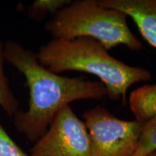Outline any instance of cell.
Listing matches in <instances>:
<instances>
[{"instance_id":"cell-5","label":"cell","mask_w":156,"mask_h":156,"mask_svg":"<svg viewBox=\"0 0 156 156\" xmlns=\"http://www.w3.org/2000/svg\"><path fill=\"white\" fill-rule=\"evenodd\" d=\"M30 156H91L86 126L69 105L58 112L47 131L35 142Z\"/></svg>"},{"instance_id":"cell-12","label":"cell","mask_w":156,"mask_h":156,"mask_svg":"<svg viewBox=\"0 0 156 156\" xmlns=\"http://www.w3.org/2000/svg\"><path fill=\"white\" fill-rule=\"evenodd\" d=\"M145 156H156V151L154 152H152V153H149V154H147V155Z\"/></svg>"},{"instance_id":"cell-6","label":"cell","mask_w":156,"mask_h":156,"mask_svg":"<svg viewBox=\"0 0 156 156\" xmlns=\"http://www.w3.org/2000/svg\"><path fill=\"white\" fill-rule=\"evenodd\" d=\"M106 8L121 11L131 17L140 34L156 48V0H97Z\"/></svg>"},{"instance_id":"cell-11","label":"cell","mask_w":156,"mask_h":156,"mask_svg":"<svg viewBox=\"0 0 156 156\" xmlns=\"http://www.w3.org/2000/svg\"><path fill=\"white\" fill-rule=\"evenodd\" d=\"M0 156H30L23 151L0 123Z\"/></svg>"},{"instance_id":"cell-4","label":"cell","mask_w":156,"mask_h":156,"mask_svg":"<svg viewBox=\"0 0 156 156\" xmlns=\"http://www.w3.org/2000/svg\"><path fill=\"white\" fill-rule=\"evenodd\" d=\"M90 140L91 156H132L143 124L114 116L101 106L83 115Z\"/></svg>"},{"instance_id":"cell-2","label":"cell","mask_w":156,"mask_h":156,"mask_svg":"<svg viewBox=\"0 0 156 156\" xmlns=\"http://www.w3.org/2000/svg\"><path fill=\"white\" fill-rule=\"evenodd\" d=\"M36 54L40 64L54 73L76 71L95 76L106 87L107 96L112 101L122 98L123 104L132 85L152 78L148 70L116 59L101 43L85 37L52 39L43 45Z\"/></svg>"},{"instance_id":"cell-10","label":"cell","mask_w":156,"mask_h":156,"mask_svg":"<svg viewBox=\"0 0 156 156\" xmlns=\"http://www.w3.org/2000/svg\"><path fill=\"white\" fill-rule=\"evenodd\" d=\"M156 151V116L143 124L137 145L132 156H145Z\"/></svg>"},{"instance_id":"cell-1","label":"cell","mask_w":156,"mask_h":156,"mask_svg":"<svg viewBox=\"0 0 156 156\" xmlns=\"http://www.w3.org/2000/svg\"><path fill=\"white\" fill-rule=\"evenodd\" d=\"M5 56L26 80L30 93L28 110H19L13 118L18 132L32 142L44 135L63 107L77 101L100 100L107 95L101 82L54 73L40 64L36 53L19 43L6 42Z\"/></svg>"},{"instance_id":"cell-7","label":"cell","mask_w":156,"mask_h":156,"mask_svg":"<svg viewBox=\"0 0 156 156\" xmlns=\"http://www.w3.org/2000/svg\"><path fill=\"white\" fill-rule=\"evenodd\" d=\"M129 104L136 122L145 124L156 116V84L144 85L130 93Z\"/></svg>"},{"instance_id":"cell-8","label":"cell","mask_w":156,"mask_h":156,"mask_svg":"<svg viewBox=\"0 0 156 156\" xmlns=\"http://www.w3.org/2000/svg\"><path fill=\"white\" fill-rule=\"evenodd\" d=\"M5 61V44L0 38V107L9 117H13L19 111L20 103L9 86L4 69Z\"/></svg>"},{"instance_id":"cell-3","label":"cell","mask_w":156,"mask_h":156,"mask_svg":"<svg viewBox=\"0 0 156 156\" xmlns=\"http://www.w3.org/2000/svg\"><path fill=\"white\" fill-rule=\"evenodd\" d=\"M127 17L122 12L102 7L97 0H77L58 11L45 28L56 40L85 37L101 43L108 51L124 45L140 51L142 44L129 27Z\"/></svg>"},{"instance_id":"cell-9","label":"cell","mask_w":156,"mask_h":156,"mask_svg":"<svg viewBox=\"0 0 156 156\" xmlns=\"http://www.w3.org/2000/svg\"><path fill=\"white\" fill-rule=\"evenodd\" d=\"M71 2L70 0H36L28 7V16L36 22H40L48 14L55 15Z\"/></svg>"}]
</instances>
